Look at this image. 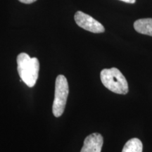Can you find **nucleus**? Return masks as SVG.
<instances>
[{"label": "nucleus", "mask_w": 152, "mask_h": 152, "mask_svg": "<svg viewBox=\"0 0 152 152\" xmlns=\"http://www.w3.org/2000/svg\"><path fill=\"white\" fill-rule=\"evenodd\" d=\"M17 70L21 80L29 87L35 86L39 70V60L31 58L26 53H20L17 56Z\"/></svg>", "instance_id": "obj_1"}, {"label": "nucleus", "mask_w": 152, "mask_h": 152, "mask_svg": "<svg viewBox=\"0 0 152 152\" xmlns=\"http://www.w3.org/2000/svg\"><path fill=\"white\" fill-rule=\"evenodd\" d=\"M100 78L102 84L111 92L119 94L128 92V81L116 68L103 69L101 71Z\"/></svg>", "instance_id": "obj_2"}, {"label": "nucleus", "mask_w": 152, "mask_h": 152, "mask_svg": "<svg viewBox=\"0 0 152 152\" xmlns=\"http://www.w3.org/2000/svg\"><path fill=\"white\" fill-rule=\"evenodd\" d=\"M69 92L67 79L64 75H58L55 83V94L52 106L53 114L55 117H60L65 109Z\"/></svg>", "instance_id": "obj_3"}, {"label": "nucleus", "mask_w": 152, "mask_h": 152, "mask_svg": "<svg viewBox=\"0 0 152 152\" xmlns=\"http://www.w3.org/2000/svg\"><path fill=\"white\" fill-rule=\"evenodd\" d=\"M75 21L80 27L94 33H102L105 31V28L101 23L95 20L90 15L78 11L75 14Z\"/></svg>", "instance_id": "obj_4"}, {"label": "nucleus", "mask_w": 152, "mask_h": 152, "mask_svg": "<svg viewBox=\"0 0 152 152\" xmlns=\"http://www.w3.org/2000/svg\"><path fill=\"white\" fill-rule=\"evenodd\" d=\"M104 139L99 133H92L85 138L80 152H101Z\"/></svg>", "instance_id": "obj_5"}, {"label": "nucleus", "mask_w": 152, "mask_h": 152, "mask_svg": "<svg viewBox=\"0 0 152 152\" xmlns=\"http://www.w3.org/2000/svg\"><path fill=\"white\" fill-rule=\"evenodd\" d=\"M134 28L137 33L152 37V18H142L137 20L134 23Z\"/></svg>", "instance_id": "obj_6"}, {"label": "nucleus", "mask_w": 152, "mask_h": 152, "mask_svg": "<svg viewBox=\"0 0 152 152\" xmlns=\"http://www.w3.org/2000/svg\"><path fill=\"white\" fill-rule=\"evenodd\" d=\"M143 145L138 138H132L128 140L123 147L122 152H142Z\"/></svg>", "instance_id": "obj_7"}, {"label": "nucleus", "mask_w": 152, "mask_h": 152, "mask_svg": "<svg viewBox=\"0 0 152 152\" xmlns=\"http://www.w3.org/2000/svg\"><path fill=\"white\" fill-rule=\"evenodd\" d=\"M18 1L21 3L29 4H32V3L35 2V1H37V0H18Z\"/></svg>", "instance_id": "obj_8"}, {"label": "nucleus", "mask_w": 152, "mask_h": 152, "mask_svg": "<svg viewBox=\"0 0 152 152\" xmlns=\"http://www.w3.org/2000/svg\"><path fill=\"white\" fill-rule=\"evenodd\" d=\"M120 1H124V2L129 3V4H134L135 3L136 0H120Z\"/></svg>", "instance_id": "obj_9"}]
</instances>
